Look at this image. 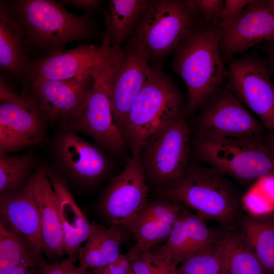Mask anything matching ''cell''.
Segmentation results:
<instances>
[{"label":"cell","instance_id":"cell-1","mask_svg":"<svg viewBox=\"0 0 274 274\" xmlns=\"http://www.w3.org/2000/svg\"><path fill=\"white\" fill-rule=\"evenodd\" d=\"M227 177L212 167L188 164L179 179L159 192L164 198L192 209L207 221L214 220L225 229L235 230L242 218L240 194Z\"/></svg>","mask_w":274,"mask_h":274},{"label":"cell","instance_id":"cell-2","mask_svg":"<svg viewBox=\"0 0 274 274\" xmlns=\"http://www.w3.org/2000/svg\"><path fill=\"white\" fill-rule=\"evenodd\" d=\"M172 67L187 90L186 108L194 111L219 90L228 70L220 50V31L198 23L174 50Z\"/></svg>","mask_w":274,"mask_h":274},{"label":"cell","instance_id":"cell-3","mask_svg":"<svg viewBox=\"0 0 274 274\" xmlns=\"http://www.w3.org/2000/svg\"><path fill=\"white\" fill-rule=\"evenodd\" d=\"M183 114V99L177 87L161 66H152L121 131L132 156H139L150 138Z\"/></svg>","mask_w":274,"mask_h":274},{"label":"cell","instance_id":"cell-4","mask_svg":"<svg viewBox=\"0 0 274 274\" xmlns=\"http://www.w3.org/2000/svg\"><path fill=\"white\" fill-rule=\"evenodd\" d=\"M194 149L199 159L240 183L274 177V149L265 140L249 141L198 133Z\"/></svg>","mask_w":274,"mask_h":274},{"label":"cell","instance_id":"cell-5","mask_svg":"<svg viewBox=\"0 0 274 274\" xmlns=\"http://www.w3.org/2000/svg\"><path fill=\"white\" fill-rule=\"evenodd\" d=\"M12 11L21 23L30 43L51 51L62 50L68 43L92 35L87 16L67 11L60 2L50 0H17Z\"/></svg>","mask_w":274,"mask_h":274},{"label":"cell","instance_id":"cell-6","mask_svg":"<svg viewBox=\"0 0 274 274\" xmlns=\"http://www.w3.org/2000/svg\"><path fill=\"white\" fill-rule=\"evenodd\" d=\"M200 22L185 1H149L130 37L154 66L173 52Z\"/></svg>","mask_w":274,"mask_h":274},{"label":"cell","instance_id":"cell-7","mask_svg":"<svg viewBox=\"0 0 274 274\" xmlns=\"http://www.w3.org/2000/svg\"><path fill=\"white\" fill-rule=\"evenodd\" d=\"M189 133L183 114L161 128L142 146L139 157L148 183L159 192L179 179L186 168Z\"/></svg>","mask_w":274,"mask_h":274},{"label":"cell","instance_id":"cell-8","mask_svg":"<svg viewBox=\"0 0 274 274\" xmlns=\"http://www.w3.org/2000/svg\"><path fill=\"white\" fill-rule=\"evenodd\" d=\"M113 48L93 71V81L82 106L71 118L80 129L109 150L122 151L126 143L114 119L109 92Z\"/></svg>","mask_w":274,"mask_h":274},{"label":"cell","instance_id":"cell-9","mask_svg":"<svg viewBox=\"0 0 274 274\" xmlns=\"http://www.w3.org/2000/svg\"><path fill=\"white\" fill-rule=\"evenodd\" d=\"M227 87L274 132V83L266 60L247 55L229 60Z\"/></svg>","mask_w":274,"mask_h":274},{"label":"cell","instance_id":"cell-10","mask_svg":"<svg viewBox=\"0 0 274 274\" xmlns=\"http://www.w3.org/2000/svg\"><path fill=\"white\" fill-rule=\"evenodd\" d=\"M113 48V60L109 81V92L114 119L121 131L152 67L147 54L132 39H129L123 48Z\"/></svg>","mask_w":274,"mask_h":274},{"label":"cell","instance_id":"cell-11","mask_svg":"<svg viewBox=\"0 0 274 274\" xmlns=\"http://www.w3.org/2000/svg\"><path fill=\"white\" fill-rule=\"evenodd\" d=\"M40 106L32 97L19 95L6 78L0 79V150H17L42 140Z\"/></svg>","mask_w":274,"mask_h":274},{"label":"cell","instance_id":"cell-12","mask_svg":"<svg viewBox=\"0 0 274 274\" xmlns=\"http://www.w3.org/2000/svg\"><path fill=\"white\" fill-rule=\"evenodd\" d=\"M201 108L198 133L255 142L266 136L265 127L227 87L219 88Z\"/></svg>","mask_w":274,"mask_h":274},{"label":"cell","instance_id":"cell-13","mask_svg":"<svg viewBox=\"0 0 274 274\" xmlns=\"http://www.w3.org/2000/svg\"><path fill=\"white\" fill-rule=\"evenodd\" d=\"M148 191L149 184L139 157L132 156L109 185L101 211L111 224L127 230L147 201Z\"/></svg>","mask_w":274,"mask_h":274},{"label":"cell","instance_id":"cell-14","mask_svg":"<svg viewBox=\"0 0 274 274\" xmlns=\"http://www.w3.org/2000/svg\"><path fill=\"white\" fill-rule=\"evenodd\" d=\"M219 31L221 56L229 60L255 45L274 39V9L268 1L251 0L231 25Z\"/></svg>","mask_w":274,"mask_h":274},{"label":"cell","instance_id":"cell-15","mask_svg":"<svg viewBox=\"0 0 274 274\" xmlns=\"http://www.w3.org/2000/svg\"><path fill=\"white\" fill-rule=\"evenodd\" d=\"M111 48L82 44L77 47L50 53L30 63L25 73L31 82L77 78L92 72L108 57Z\"/></svg>","mask_w":274,"mask_h":274},{"label":"cell","instance_id":"cell-16","mask_svg":"<svg viewBox=\"0 0 274 274\" xmlns=\"http://www.w3.org/2000/svg\"><path fill=\"white\" fill-rule=\"evenodd\" d=\"M93 71L70 79L31 82L33 97L42 113L51 119L71 118L80 109L90 90Z\"/></svg>","mask_w":274,"mask_h":274},{"label":"cell","instance_id":"cell-17","mask_svg":"<svg viewBox=\"0 0 274 274\" xmlns=\"http://www.w3.org/2000/svg\"><path fill=\"white\" fill-rule=\"evenodd\" d=\"M183 208L181 204L165 198L148 199L127 228L136 241L135 245L125 254L127 258L165 242Z\"/></svg>","mask_w":274,"mask_h":274},{"label":"cell","instance_id":"cell-18","mask_svg":"<svg viewBox=\"0 0 274 274\" xmlns=\"http://www.w3.org/2000/svg\"><path fill=\"white\" fill-rule=\"evenodd\" d=\"M23 187L32 198L39 212L43 252L50 256L66 254L57 197L49 175L43 169L38 170L30 176Z\"/></svg>","mask_w":274,"mask_h":274},{"label":"cell","instance_id":"cell-19","mask_svg":"<svg viewBox=\"0 0 274 274\" xmlns=\"http://www.w3.org/2000/svg\"><path fill=\"white\" fill-rule=\"evenodd\" d=\"M207 221L184 207L165 244L157 249L178 265L192 255L213 248L217 233L210 228Z\"/></svg>","mask_w":274,"mask_h":274},{"label":"cell","instance_id":"cell-20","mask_svg":"<svg viewBox=\"0 0 274 274\" xmlns=\"http://www.w3.org/2000/svg\"><path fill=\"white\" fill-rule=\"evenodd\" d=\"M0 212L2 220L41 258L43 249L40 218L32 198L23 186L1 196Z\"/></svg>","mask_w":274,"mask_h":274},{"label":"cell","instance_id":"cell-21","mask_svg":"<svg viewBox=\"0 0 274 274\" xmlns=\"http://www.w3.org/2000/svg\"><path fill=\"white\" fill-rule=\"evenodd\" d=\"M57 197L60 225L66 254L75 260L81 247L87 241L93 227L77 205L64 182L59 177L49 175Z\"/></svg>","mask_w":274,"mask_h":274},{"label":"cell","instance_id":"cell-22","mask_svg":"<svg viewBox=\"0 0 274 274\" xmlns=\"http://www.w3.org/2000/svg\"><path fill=\"white\" fill-rule=\"evenodd\" d=\"M25 30L12 9L0 5V66L13 76L25 74L30 65Z\"/></svg>","mask_w":274,"mask_h":274},{"label":"cell","instance_id":"cell-23","mask_svg":"<svg viewBox=\"0 0 274 274\" xmlns=\"http://www.w3.org/2000/svg\"><path fill=\"white\" fill-rule=\"evenodd\" d=\"M126 229L111 224L108 228L93 222L92 231L78 254L79 266L86 269L101 267L116 261Z\"/></svg>","mask_w":274,"mask_h":274},{"label":"cell","instance_id":"cell-24","mask_svg":"<svg viewBox=\"0 0 274 274\" xmlns=\"http://www.w3.org/2000/svg\"><path fill=\"white\" fill-rule=\"evenodd\" d=\"M60 151L71 170L85 180H97L107 168V160L102 152L95 146L71 132L62 136Z\"/></svg>","mask_w":274,"mask_h":274},{"label":"cell","instance_id":"cell-25","mask_svg":"<svg viewBox=\"0 0 274 274\" xmlns=\"http://www.w3.org/2000/svg\"><path fill=\"white\" fill-rule=\"evenodd\" d=\"M215 246L228 274H265L253 248L238 228L218 233Z\"/></svg>","mask_w":274,"mask_h":274},{"label":"cell","instance_id":"cell-26","mask_svg":"<svg viewBox=\"0 0 274 274\" xmlns=\"http://www.w3.org/2000/svg\"><path fill=\"white\" fill-rule=\"evenodd\" d=\"M148 0H111L104 12L106 29L102 44L111 47H120L131 37Z\"/></svg>","mask_w":274,"mask_h":274},{"label":"cell","instance_id":"cell-27","mask_svg":"<svg viewBox=\"0 0 274 274\" xmlns=\"http://www.w3.org/2000/svg\"><path fill=\"white\" fill-rule=\"evenodd\" d=\"M253 248L265 274H274V222L262 216L242 218L238 228Z\"/></svg>","mask_w":274,"mask_h":274},{"label":"cell","instance_id":"cell-28","mask_svg":"<svg viewBox=\"0 0 274 274\" xmlns=\"http://www.w3.org/2000/svg\"><path fill=\"white\" fill-rule=\"evenodd\" d=\"M44 262L4 221L0 223V273L16 267L29 268Z\"/></svg>","mask_w":274,"mask_h":274},{"label":"cell","instance_id":"cell-29","mask_svg":"<svg viewBox=\"0 0 274 274\" xmlns=\"http://www.w3.org/2000/svg\"><path fill=\"white\" fill-rule=\"evenodd\" d=\"M32 164L28 156L0 155L1 196L22 187Z\"/></svg>","mask_w":274,"mask_h":274},{"label":"cell","instance_id":"cell-30","mask_svg":"<svg viewBox=\"0 0 274 274\" xmlns=\"http://www.w3.org/2000/svg\"><path fill=\"white\" fill-rule=\"evenodd\" d=\"M178 274H228L215 246L194 254L178 268Z\"/></svg>","mask_w":274,"mask_h":274},{"label":"cell","instance_id":"cell-31","mask_svg":"<svg viewBox=\"0 0 274 274\" xmlns=\"http://www.w3.org/2000/svg\"><path fill=\"white\" fill-rule=\"evenodd\" d=\"M185 2L200 23L217 27L221 18L224 1L185 0Z\"/></svg>","mask_w":274,"mask_h":274},{"label":"cell","instance_id":"cell-32","mask_svg":"<svg viewBox=\"0 0 274 274\" xmlns=\"http://www.w3.org/2000/svg\"><path fill=\"white\" fill-rule=\"evenodd\" d=\"M151 274H178V265L170 257L157 249L148 251Z\"/></svg>","mask_w":274,"mask_h":274},{"label":"cell","instance_id":"cell-33","mask_svg":"<svg viewBox=\"0 0 274 274\" xmlns=\"http://www.w3.org/2000/svg\"><path fill=\"white\" fill-rule=\"evenodd\" d=\"M251 0H225L217 28L223 30L231 25L241 14Z\"/></svg>","mask_w":274,"mask_h":274},{"label":"cell","instance_id":"cell-34","mask_svg":"<svg viewBox=\"0 0 274 274\" xmlns=\"http://www.w3.org/2000/svg\"><path fill=\"white\" fill-rule=\"evenodd\" d=\"M129 269V261L126 254H121L115 262L91 270L92 274H128Z\"/></svg>","mask_w":274,"mask_h":274},{"label":"cell","instance_id":"cell-35","mask_svg":"<svg viewBox=\"0 0 274 274\" xmlns=\"http://www.w3.org/2000/svg\"><path fill=\"white\" fill-rule=\"evenodd\" d=\"M147 252L141 253L128 259L133 274H151Z\"/></svg>","mask_w":274,"mask_h":274},{"label":"cell","instance_id":"cell-36","mask_svg":"<svg viewBox=\"0 0 274 274\" xmlns=\"http://www.w3.org/2000/svg\"><path fill=\"white\" fill-rule=\"evenodd\" d=\"M59 2L63 6L67 5L79 8L86 12H91L97 8L100 1L95 0H67Z\"/></svg>","mask_w":274,"mask_h":274},{"label":"cell","instance_id":"cell-37","mask_svg":"<svg viewBox=\"0 0 274 274\" xmlns=\"http://www.w3.org/2000/svg\"><path fill=\"white\" fill-rule=\"evenodd\" d=\"M74 261L73 259L68 257L61 263L65 274H92L87 269L76 266Z\"/></svg>","mask_w":274,"mask_h":274},{"label":"cell","instance_id":"cell-38","mask_svg":"<svg viewBox=\"0 0 274 274\" xmlns=\"http://www.w3.org/2000/svg\"><path fill=\"white\" fill-rule=\"evenodd\" d=\"M39 274H65L61 264H46L43 263L41 265Z\"/></svg>","mask_w":274,"mask_h":274},{"label":"cell","instance_id":"cell-39","mask_svg":"<svg viewBox=\"0 0 274 274\" xmlns=\"http://www.w3.org/2000/svg\"><path fill=\"white\" fill-rule=\"evenodd\" d=\"M264 50L267 56V61L271 71L272 74L274 75V39L267 42Z\"/></svg>","mask_w":274,"mask_h":274},{"label":"cell","instance_id":"cell-40","mask_svg":"<svg viewBox=\"0 0 274 274\" xmlns=\"http://www.w3.org/2000/svg\"><path fill=\"white\" fill-rule=\"evenodd\" d=\"M28 268L20 267H16L7 270L0 274H33L32 272H30Z\"/></svg>","mask_w":274,"mask_h":274},{"label":"cell","instance_id":"cell-41","mask_svg":"<svg viewBox=\"0 0 274 274\" xmlns=\"http://www.w3.org/2000/svg\"><path fill=\"white\" fill-rule=\"evenodd\" d=\"M265 141L269 146L274 149V132L267 135Z\"/></svg>","mask_w":274,"mask_h":274},{"label":"cell","instance_id":"cell-42","mask_svg":"<svg viewBox=\"0 0 274 274\" xmlns=\"http://www.w3.org/2000/svg\"><path fill=\"white\" fill-rule=\"evenodd\" d=\"M264 218L274 222V211L271 213L262 216Z\"/></svg>","mask_w":274,"mask_h":274},{"label":"cell","instance_id":"cell-43","mask_svg":"<svg viewBox=\"0 0 274 274\" xmlns=\"http://www.w3.org/2000/svg\"><path fill=\"white\" fill-rule=\"evenodd\" d=\"M268 2L270 6L274 9V0H269Z\"/></svg>","mask_w":274,"mask_h":274},{"label":"cell","instance_id":"cell-44","mask_svg":"<svg viewBox=\"0 0 274 274\" xmlns=\"http://www.w3.org/2000/svg\"><path fill=\"white\" fill-rule=\"evenodd\" d=\"M128 274H133V272H132L131 269H130H130H129V271Z\"/></svg>","mask_w":274,"mask_h":274}]
</instances>
